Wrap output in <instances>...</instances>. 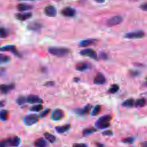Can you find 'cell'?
<instances>
[{
  "mask_svg": "<svg viewBox=\"0 0 147 147\" xmlns=\"http://www.w3.org/2000/svg\"><path fill=\"white\" fill-rule=\"evenodd\" d=\"M21 143V139L19 137L15 136L0 141V147H11L19 146Z\"/></svg>",
  "mask_w": 147,
  "mask_h": 147,
  "instance_id": "obj_1",
  "label": "cell"
},
{
  "mask_svg": "<svg viewBox=\"0 0 147 147\" xmlns=\"http://www.w3.org/2000/svg\"><path fill=\"white\" fill-rule=\"evenodd\" d=\"M48 52L52 55L62 57L70 53V50L63 47H50L48 48Z\"/></svg>",
  "mask_w": 147,
  "mask_h": 147,
  "instance_id": "obj_2",
  "label": "cell"
},
{
  "mask_svg": "<svg viewBox=\"0 0 147 147\" xmlns=\"http://www.w3.org/2000/svg\"><path fill=\"white\" fill-rule=\"evenodd\" d=\"M39 119V117L34 114L29 115L26 116L24 119V122L25 125L28 126H31L38 122Z\"/></svg>",
  "mask_w": 147,
  "mask_h": 147,
  "instance_id": "obj_3",
  "label": "cell"
},
{
  "mask_svg": "<svg viewBox=\"0 0 147 147\" xmlns=\"http://www.w3.org/2000/svg\"><path fill=\"white\" fill-rule=\"evenodd\" d=\"M144 36V33L142 30H136L133 32H130L127 33L125 35V38L127 39H140L143 38Z\"/></svg>",
  "mask_w": 147,
  "mask_h": 147,
  "instance_id": "obj_4",
  "label": "cell"
},
{
  "mask_svg": "<svg viewBox=\"0 0 147 147\" xmlns=\"http://www.w3.org/2000/svg\"><path fill=\"white\" fill-rule=\"evenodd\" d=\"M64 116V113L63 110L60 109H56L52 113L51 118L54 121H59L62 120Z\"/></svg>",
  "mask_w": 147,
  "mask_h": 147,
  "instance_id": "obj_5",
  "label": "cell"
},
{
  "mask_svg": "<svg viewBox=\"0 0 147 147\" xmlns=\"http://www.w3.org/2000/svg\"><path fill=\"white\" fill-rule=\"evenodd\" d=\"M122 21V18L120 16H115L110 18L107 21V24L110 26H116L120 24Z\"/></svg>",
  "mask_w": 147,
  "mask_h": 147,
  "instance_id": "obj_6",
  "label": "cell"
},
{
  "mask_svg": "<svg viewBox=\"0 0 147 147\" xmlns=\"http://www.w3.org/2000/svg\"><path fill=\"white\" fill-rule=\"evenodd\" d=\"M15 87V85L13 83L11 84H3L0 85V93L6 94L13 90Z\"/></svg>",
  "mask_w": 147,
  "mask_h": 147,
  "instance_id": "obj_7",
  "label": "cell"
},
{
  "mask_svg": "<svg viewBox=\"0 0 147 147\" xmlns=\"http://www.w3.org/2000/svg\"><path fill=\"white\" fill-rule=\"evenodd\" d=\"M44 12L47 16L51 17H55L57 15V10L55 7L52 5H48L44 9Z\"/></svg>",
  "mask_w": 147,
  "mask_h": 147,
  "instance_id": "obj_8",
  "label": "cell"
},
{
  "mask_svg": "<svg viewBox=\"0 0 147 147\" xmlns=\"http://www.w3.org/2000/svg\"><path fill=\"white\" fill-rule=\"evenodd\" d=\"M82 55L89 56L93 59H96L97 58V55L95 51L92 49H85L80 52Z\"/></svg>",
  "mask_w": 147,
  "mask_h": 147,
  "instance_id": "obj_9",
  "label": "cell"
},
{
  "mask_svg": "<svg viewBox=\"0 0 147 147\" xmlns=\"http://www.w3.org/2000/svg\"><path fill=\"white\" fill-rule=\"evenodd\" d=\"M75 11L71 7H66L62 11V14L65 16L68 17H74L75 15Z\"/></svg>",
  "mask_w": 147,
  "mask_h": 147,
  "instance_id": "obj_10",
  "label": "cell"
},
{
  "mask_svg": "<svg viewBox=\"0 0 147 147\" xmlns=\"http://www.w3.org/2000/svg\"><path fill=\"white\" fill-rule=\"evenodd\" d=\"M26 102L30 104H33V103H42L43 102V101L38 96L35 95H30L26 98Z\"/></svg>",
  "mask_w": 147,
  "mask_h": 147,
  "instance_id": "obj_11",
  "label": "cell"
},
{
  "mask_svg": "<svg viewBox=\"0 0 147 147\" xmlns=\"http://www.w3.org/2000/svg\"><path fill=\"white\" fill-rule=\"evenodd\" d=\"M32 16V13L30 12H24V13H20L15 15V17L21 21H25L29 19H30Z\"/></svg>",
  "mask_w": 147,
  "mask_h": 147,
  "instance_id": "obj_12",
  "label": "cell"
},
{
  "mask_svg": "<svg viewBox=\"0 0 147 147\" xmlns=\"http://www.w3.org/2000/svg\"><path fill=\"white\" fill-rule=\"evenodd\" d=\"M0 51H2V52L11 51L13 54H15L18 56L19 55V53L18 52L16 47L13 45H8V46L2 47L0 48Z\"/></svg>",
  "mask_w": 147,
  "mask_h": 147,
  "instance_id": "obj_13",
  "label": "cell"
},
{
  "mask_svg": "<svg viewBox=\"0 0 147 147\" xmlns=\"http://www.w3.org/2000/svg\"><path fill=\"white\" fill-rule=\"evenodd\" d=\"M106 82V78L105 76L101 73H98L96 75L94 79V83L96 85H103Z\"/></svg>",
  "mask_w": 147,
  "mask_h": 147,
  "instance_id": "obj_14",
  "label": "cell"
},
{
  "mask_svg": "<svg viewBox=\"0 0 147 147\" xmlns=\"http://www.w3.org/2000/svg\"><path fill=\"white\" fill-rule=\"evenodd\" d=\"M42 24L38 22H32L28 25V28L29 30L33 31H38L42 28Z\"/></svg>",
  "mask_w": 147,
  "mask_h": 147,
  "instance_id": "obj_15",
  "label": "cell"
},
{
  "mask_svg": "<svg viewBox=\"0 0 147 147\" xmlns=\"http://www.w3.org/2000/svg\"><path fill=\"white\" fill-rule=\"evenodd\" d=\"M34 145L35 147H46L47 144L43 138H39L34 141Z\"/></svg>",
  "mask_w": 147,
  "mask_h": 147,
  "instance_id": "obj_16",
  "label": "cell"
},
{
  "mask_svg": "<svg viewBox=\"0 0 147 147\" xmlns=\"http://www.w3.org/2000/svg\"><path fill=\"white\" fill-rule=\"evenodd\" d=\"M17 8L20 12H25L32 9L33 8V7L25 4H20L17 6Z\"/></svg>",
  "mask_w": 147,
  "mask_h": 147,
  "instance_id": "obj_17",
  "label": "cell"
},
{
  "mask_svg": "<svg viewBox=\"0 0 147 147\" xmlns=\"http://www.w3.org/2000/svg\"><path fill=\"white\" fill-rule=\"evenodd\" d=\"M91 109V106L90 105H87L86 106H85L83 109H78L77 110V112L81 115H87L89 113V112H90V110Z\"/></svg>",
  "mask_w": 147,
  "mask_h": 147,
  "instance_id": "obj_18",
  "label": "cell"
},
{
  "mask_svg": "<svg viewBox=\"0 0 147 147\" xmlns=\"http://www.w3.org/2000/svg\"><path fill=\"white\" fill-rule=\"evenodd\" d=\"M95 42H96V40H95V39H86V40H82V41L80 43L79 46H80L81 47H87V46H91V45L94 44Z\"/></svg>",
  "mask_w": 147,
  "mask_h": 147,
  "instance_id": "obj_19",
  "label": "cell"
},
{
  "mask_svg": "<svg viewBox=\"0 0 147 147\" xmlns=\"http://www.w3.org/2000/svg\"><path fill=\"white\" fill-rule=\"evenodd\" d=\"M90 65L85 62H80L76 66V69L80 71H83L89 68Z\"/></svg>",
  "mask_w": 147,
  "mask_h": 147,
  "instance_id": "obj_20",
  "label": "cell"
},
{
  "mask_svg": "<svg viewBox=\"0 0 147 147\" xmlns=\"http://www.w3.org/2000/svg\"><path fill=\"white\" fill-rule=\"evenodd\" d=\"M71 127V125L70 124H66L63 126H57L55 128L56 130L59 133H63L67 131H68Z\"/></svg>",
  "mask_w": 147,
  "mask_h": 147,
  "instance_id": "obj_21",
  "label": "cell"
},
{
  "mask_svg": "<svg viewBox=\"0 0 147 147\" xmlns=\"http://www.w3.org/2000/svg\"><path fill=\"white\" fill-rule=\"evenodd\" d=\"M9 116V113L7 110H2L0 111V120L5 121L8 120Z\"/></svg>",
  "mask_w": 147,
  "mask_h": 147,
  "instance_id": "obj_22",
  "label": "cell"
},
{
  "mask_svg": "<svg viewBox=\"0 0 147 147\" xmlns=\"http://www.w3.org/2000/svg\"><path fill=\"white\" fill-rule=\"evenodd\" d=\"M10 60H11L10 56L3 54H0V64L7 63L9 62Z\"/></svg>",
  "mask_w": 147,
  "mask_h": 147,
  "instance_id": "obj_23",
  "label": "cell"
},
{
  "mask_svg": "<svg viewBox=\"0 0 147 147\" xmlns=\"http://www.w3.org/2000/svg\"><path fill=\"white\" fill-rule=\"evenodd\" d=\"M135 103V101L133 99H128L127 100H126L125 101H124L122 105L124 107H132Z\"/></svg>",
  "mask_w": 147,
  "mask_h": 147,
  "instance_id": "obj_24",
  "label": "cell"
},
{
  "mask_svg": "<svg viewBox=\"0 0 147 147\" xmlns=\"http://www.w3.org/2000/svg\"><path fill=\"white\" fill-rule=\"evenodd\" d=\"M111 120H112V117L110 115H105L101 117L98 119V122H103V123H107V122H109V121Z\"/></svg>",
  "mask_w": 147,
  "mask_h": 147,
  "instance_id": "obj_25",
  "label": "cell"
},
{
  "mask_svg": "<svg viewBox=\"0 0 147 147\" xmlns=\"http://www.w3.org/2000/svg\"><path fill=\"white\" fill-rule=\"evenodd\" d=\"M44 137L51 143H54L56 141L55 136L50 133H45Z\"/></svg>",
  "mask_w": 147,
  "mask_h": 147,
  "instance_id": "obj_26",
  "label": "cell"
},
{
  "mask_svg": "<svg viewBox=\"0 0 147 147\" xmlns=\"http://www.w3.org/2000/svg\"><path fill=\"white\" fill-rule=\"evenodd\" d=\"M43 109V106L42 104H38L36 105L33 106H32L30 108V110L32 112H38L41 111V110Z\"/></svg>",
  "mask_w": 147,
  "mask_h": 147,
  "instance_id": "obj_27",
  "label": "cell"
},
{
  "mask_svg": "<svg viewBox=\"0 0 147 147\" xmlns=\"http://www.w3.org/2000/svg\"><path fill=\"white\" fill-rule=\"evenodd\" d=\"M8 36V31L3 27L0 28V38H6Z\"/></svg>",
  "mask_w": 147,
  "mask_h": 147,
  "instance_id": "obj_28",
  "label": "cell"
},
{
  "mask_svg": "<svg viewBox=\"0 0 147 147\" xmlns=\"http://www.w3.org/2000/svg\"><path fill=\"white\" fill-rule=\"evenodd\" d=\"M96 131H97V129H94L93 128H87V129H85L83 131V135L84 136H89L90 134H91L92 133H94Z\"/></svg>",
  "mask_w": 147,
  "mask_h": 147,
  "instance_id": "obj_29",
  "label": "cell"
},
{
  "mask_svg": "<svg viewBox=\"0 0 147 147\" xmlns=\"http://www.w3.org/2000/svg\"><path fill=\"white\" fill-rule=\"evenodd\" d=\"M146 104V100L144 98H140L135 102V106L137 107H142Z\"/></svg>",
  "mask_w": 147,
  "mask_h": 147,
  "instance_id": "obj_30",
  "label": "cell"
},
{
  "mask_svg": "<svg viewBox=\"0 0 147 147\" xmlns=\"http://www.w3.org/2000/svg\"><path fill=\"white\" fill-rule=\"evenodd\" d=\"M96 126L99 128V129H105L106 128H108L109 126H110V124L109 122L107 123H103V122H97L96 124H95Z\"/></svg>",
  "mask_w": 147,
  "mask_h": 147,
  "instance_id": "obj_31",
  "label": "cell"
},
{
  "mask_svg": "<svg viewBox=\"0 0 147 147\" xmlns=\"http://www.w3.org/2000/svg\"><path fill=\"white\" fill-rule=\"evenodd\" d=\"M119 90V86L117 85H113L109 90V92L111 94H115L117 93Z\"/></svg>",
  "mask_w": 147,
  "mask_h": 147,
  "instance_id": "obj_32",
  "label": "cell"
},
{
  "mask_svg": "<svg viewBox=\"0 0 147 147\" xmlns=\"http://www.w3.org/2000/svg\"><path fill=\"white\" fill-rule=\"evenodd\" d=\"M16 102L19 105H23L26 102V98L23 96L20 97L17 99Z\"/></svg>",
  "mask_w": 147,
  "mask_h": 147,
  "instance_id": "obj_33",
  "label": "cell"
},
{
  "mask_svg": "<svg viewBox=\"0 0 147 147\" xmlns=\"http://www.w3.org/2000/svg\"><path fill=\"white\" fill-rule=\"evenodd\" d=\"M101 110V106L100 105H97L93 110V111L92 112V115L93 116H97L100 112Z\"/></svg>",
  "mask_w": 147,
  "mask_h": 147,
  "instance_id": "obj_34",
  "label": "cell"
},
{
  "mask_svg": "<svg viewBox=\"0 0 147 147\" xmlns=\"http://www.w3.org/2000/svg\"><path fill=\"white\" fill-rule=\"evenodd\" d=\"M134 138L132 137H128V138H124L122 141L124 143H127V144H132L134 141Z\"/></svg>",
  "mask_w": 147,
  "mask_h": 147,
  "instance_id": "obj_35",
  "label": "cell"
},
{
  "mask_svg": "<svg viewBox=\"0 0 147 147\" xmlns=\"http://www.w3.org/2000/svg\"><path fill=\"white\" fill-rule=\"evenodd\" d=\"M72 147H87V146L83 143H76L73 145Z\"/></svg>",
  "mask_w": 147,
  "mask_h": 147,
  "instance_id": "obj_36",
  "label": "cell"
},
{
  "mask_svg": "<svg viewBox=\"0 0 147 147\" xmlns=\"http://www.w3.org/2000/svg\"><path fill=\"white\" fill-rule=\"evenodd\" d=\"M102 134L104 136H112L113 135V132L112 131L110 130H107L104 131L103 132H102Z\"/></svg>",
  "mask_w": 147,
  "mask_h": 147,
  "instance_id": "obj_37",
  "label": "cell"
},
{
  "mask_svg": "<svg viewBox=\"0 0 147 147\" xmlns=\"http://www.w3.org/2000/svg\"><path fill=\"white\" fill-rule=\"evenodd\" d=\"M50 111V109H47L46 110H44V111H43L41 114H40V117H44L46 116H47V115L49 113Z\"/></svg>",
  "mask_w": 147,
  "mask_h": 147,
  "instance_id": "obj_38",
  "label": "cell"
},
{
  "mask_svg": "<svg viewBox=\"0 0 147 147\" xmlns=\"http://www.w3.org/2000/svg\"><path fill=\"white\" fill-rule=\"evenodd\" d=\"M140 8L142 10L147 12V3H145V4H144L141 5L140 6Z\"/></svg>",
  "mask_w": 147,
  "mask_h": 147,
  "instance_id": "obj_39",
  "label": "cell"
},
{
  "mask_svg": "<svg viewBox=\"0 0 147 147\" xmlns=\"http://www.w3.org/2000/svg\"><path fill=\"white\" fill-rule=\"evenodd\" d=\"M141 147H147V141H144L141 144Z\"/></svg>",
  "mask_w": 147,
  "mask_h": 147,
  "instance_id": "obj_40",
  "label": "cell"
},
{
  "mask_svg": "<svg viewBox=\"0 0 147 147\" xmlns=\"http://www.w3.org/2000/svg\"><path fill=\"white\" fill-rule=\"evenodd\" d=\"M5 105V101H0V107H4Z\"/></svg>",
  "mask_w": 147,
  "mask_h": 147,
  "instance_id": "obj_41",
  "label": "cell"
},
{
  "mask_svg": "<svg viewBox=\"0 0 147 147\" xmlns=\"http://www.w3.org/2000/svg\"><path fill=\"white\" fill-rule=\"evenodd\" d=\"M54 85V82H48L46 83V86H52Z\"/></svg>",
  "mask_w": 147,
  "mask_h": 147,
  "instance_id": "obj_42",
  "label": "cell"
},
{
  "mask_svg": "<svg viewBox=\"0 0 147 147\" xmlns=\"http://www.w3.org/2000/svg\"><path fill=\"white\" fill-rule=\"evenodd\" d=\"M94 1L98 3H103L105 1V0H94Z\"/></svg>",
  "mask_w": 147,
  "mask_h": 147,
  "instance_id": "obj_43",
  "label": "cell"
},
{
  "mask_svg": "<svg viewBox=\"0 0 147 147\" xmlns=\"http://www.w3.org/2000/svg\"><path fill=\"white\" fill-rule=\"evenodd\" d=\"M96 145H97V147H103V145L100 143L96 144Z\"/></svg>",
  "mask_w": 147,
  "mask_h": 147,
  "instance_id": "obj_44",
  "label": "cell"
},
{
  "mask_svg": "<svg viewBox=\"0 0 147 147\" xmlns=\"http://www.w3.org/2000/svg\"><path fill=\"white\" fill-rule=\"evenodd\" d=\"M20 1H36V0H20Z\"/></svg>",
  "mask_w": 147,
  "mask_h": 147,
  "instance_id": "obj_45",
  "label": "cell"
}]
</instances>
